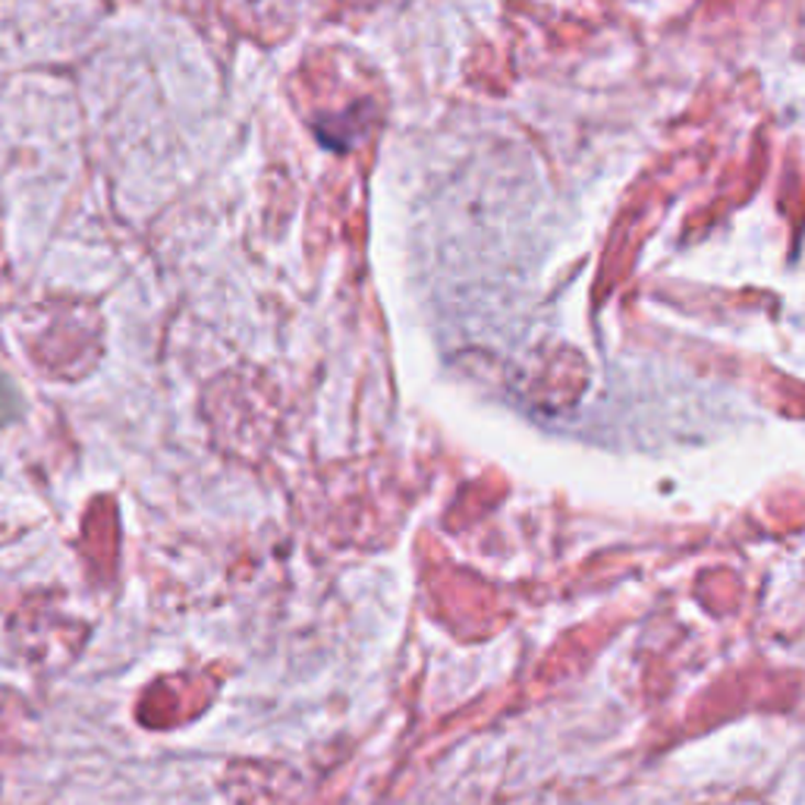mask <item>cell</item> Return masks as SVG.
<instances>
[{
  "label": "cell",
  "instance_id": "6da1fadb",
  "mask_svg": "<svg viewBox=\"0 0 805 805\" xmlns=\"http://www.w3.org/2000/svg\"><path fill=\"white\" fill-rule=\"evenodd\" d=\"M16 400H20V396H16V391H13V388H10V384H7V381L0 378V406H3V415H7V422H10V418L16 415Z\"/></svg>",
  "mask_w": 805,
  "mask_h": 805
}]
</instances>
